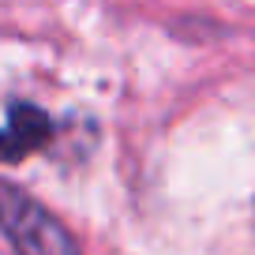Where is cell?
Listing matches in <instances>:
<instances>
[{"label": "cell", "instance_id": "6da1fadb", "mask_svg": "<svg viewBox=\"0 0 255 255\" xmlns=\"http://www.w3.org/2000/svg\"><path fill=\"white\" fill-rule=\"evenodd\" d=\"M0 233L11 240L15 255H83L64 222L11 180H0Z\"/></svg>", "mask_w": 255, "mask_h": 255}, {"label": "cell", "instance_id": "7a4b0ae2", "mask_svg": "<svg viewBox=\"0 0 255 255\" xmlns=\"http://www.w3.org/2000/svg\"><path fill=\"white\" fill-rule=\"evenodd\" d=\"M49 139H53L49 113L26 102H11V120L0 128V161H19L23 154L45 146Z\"/></svg>", "mask_w": 255, "mask_h": 255}]
</instances>
